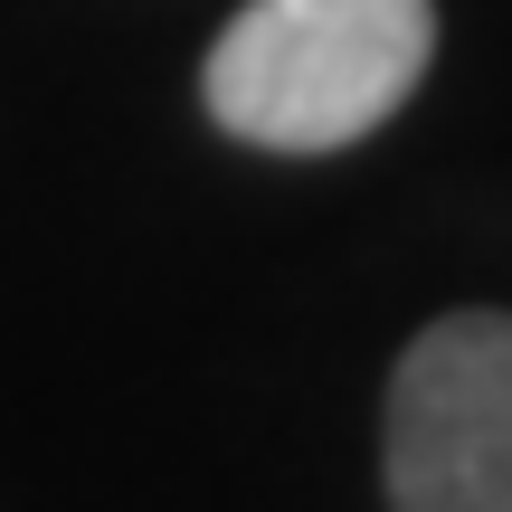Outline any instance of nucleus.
I'll use <instances>...</instances> for the list:
<instances>
[{
  "label": "nucleus",
  "mask_w": 512,
  "mask_h": 512,
  "mask_svg": "<svg viewBox=\"0 0 512 512\" xmlns=\"http://www.w3.org/2000/svg\"><path fill=\"white\" fill-rule=\"evenodd\" d=\"M437 0H247L200 67L209 124L247 152H351L418 95Z\"/></svg>",
  "instance_id": "f257e3e1"
},
{
  "label": "nucleus",
  "mask_w": 512,
  "mask_h": 512,
  "mask_svg": "<svg viewBox=\"0 0 512 512\" xmlns=\"http://www.w3.org/2000/svg\"><path fill=\"white\" fill-rule=\"evenodd\" d=\"M380 484L399 512H512V313H437L399 351Z\"/></svg>",
  "instance_id": "f03ea898"
}]
</instances>
